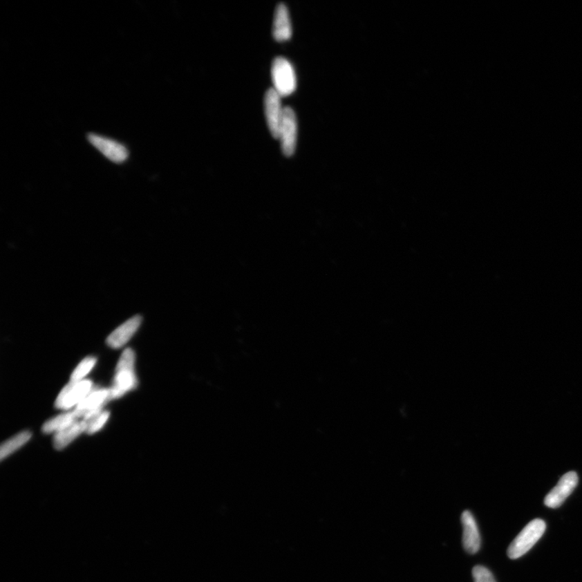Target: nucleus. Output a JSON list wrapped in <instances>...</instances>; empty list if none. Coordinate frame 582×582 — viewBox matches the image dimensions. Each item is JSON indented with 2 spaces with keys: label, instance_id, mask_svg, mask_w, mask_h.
I'll use <instances>...</instances> for the list:
<instances>
[{
  "label": "nucleus",
  "instance_id": "1",
  "mask_svg": "<svg viewBox=\"0 0 582 582\" xmlns=\"http://www.w3.org/2000/svg\"><path fill=\"white\" fill-rule=\"evenodd\" d=\"M135 362V355L131 349H127L123 352L117 366L114 384L112 388L109 389V399L121 397L129 391L136 388Z\"/></svg>",
  "mask_w": 582,
  "mask_h": 582
},
{
  "label": "nucleus",
  "instance_id": "2",
  "mask_svg": "<svg viewBox=\"0 0 582 582\" xmlns=\"http://www.w3.org/2000/svg\"><path fill=\"white\" fill-rule=\"evenodd\" d=\"M545 529L546 524L541 519H535L529 523L510 543L507 551L510 559H518L526 554L540 540Z\"/></svg>",
  "mask_w": 582,
  "mask_h": 582
},
{
  "label": "nucleus",
  "instance_id": "3",
  "mask_svg": "<svg viewBox=\"0 0 582 582\" xmlns=\"http://www.w3.org/2000/svg\"><path fill=\"white\" fill-rule=\"evenodd\" d=\"M271 75L274 89L281 97H288L297 89V79L295 71L292 64L283 57H278L274 60Z\"/></svg>",
  "mask_w": 582,
  "mask_h": 582
},
{
  "label": "nucleus",
  "instance_id": "4",
  "mask_svg": "<svg viewBox=\"0 0 582 582\" xmlns=\"http://www.w3.org/2000/svg\"><path fill=\"white\" fill-rule=\"evenodd\" d=\"M298 123L297 115L292 109L284 108L283 121H281L279 138L281 151L286 157L292 156L297 149Z\"/></svg>",
  "mask_w": 582,
  "mask_h": 582
},
{
  "label": "nucleus",
  "instance_id": "5",
  "mask_svg": "<svg viewBox=\"0 0 582 582\" xmlns=\"http://www.w3.org/2000/svg\"><path fill=\"white\" fill-rule=\"evenodd\" d=\"M93 383L90 380L70 382L62 390L55 402L57 409H68L77 405L92 392Z\"/></svg>",
  "mask_w": 582,
  "mask_h": 582
},
{
  "label": "nucleus",
  "instance_id": "6",
  "mask_svg": "<svg viewBox=\"0 0 582 582\" xmlns=\"http://www.w3.org/2000/svg\"><path fill=\"white\" fill-rule=\"evenodd\" d=\"M265 113L267 125L272 136L278 138L284 108L281 106V97L274 88L267 91L265 95Z\"/></svg>",
  "mask_w": 582,
  "mask_h": 582
},
{
  "label": "nucleus",
  "instance_id": "7",
  "mask_svg": "<svg viewBox=\"0 0 582 582\" xmlns=\"http://www.w3.org/2000/svg\"><path fill=\"white\" fill-rule=\"evenodd\" d=\"M88 138L91 144L114 163L121 164L128 159L129 151L122 143L95 133H89Z\"/></svg>",
  "mask_w": 582,
  "mask_h": 582
},
{
  "label": "nucleus",
  "instance_id": "8",
  "mask_svg": "<svg viewBox=\"0 0 582 582\" xmlns=\"http://www.w3.org/2000/svg\"><path fill=\"white\" fill-rule=\"evenodd\" d=\"M577 484H579V476L576 472H567L561 477L556 487L547 495L545 500L546 507L552 509L560 507L575 489Z\"/></svg>",
  "mask_w": 582,
  "mask_h": 582
},
{
  "label": "nucleus",
  "instance_id": "9",
  "mask_svg": "<svg viewBox=\"0 0 582 582\" xmlns=\"http://www.w3.org/2000/svg\"><path fill=\"white\" fill-rule=\"evenodd\" d=\"M109 400H111L109 390L93 388L92 392L76 406L74 411L78 418H85L91 414L101 411L104 404Z\"/></svg>",
  "mask_w": 582,
  "mask_h": 582
},
{
  "label": "nucleus",
  "instance_id": "10",
  "mask_svg": "<svg viewBox=\"0 0 582 582\" xmlns=\"http://www.w3.org/2000/svg\"><path fill=\"white\" fill-rule=\"evenodd\" d=\"M142 323V317L140 316H135L131 319L122 324L114 330L111 335L107 338V344L109 346L113 348V349H118L131 340L138 328H140Z\"/></svg>",
  "mask_w": 582,
  "mask_h": 582
},
{
  "label": "nucleus",
  "instance_id": "11",
  "mask_svg": "<svg viewBox=\"0 0 582 582\" xmlns=\"http://www.w3.org/2000/svg\"><path fill=\"white\" fill-rule=\"evenodd\" d=\"M464 534H462V545L464 550L475 554L480 550V537L478 528L473 516L469 511H464L461 517Z\"/></svg>",
  "mask_w": 582,
  "mask_h": 582
},
{
  "label": "nucleus",
  "instance_id": "12",
  "mask_svg": "<svg viewBox=\"0 0 582 582\" xmlns=\"http://www.w3.org/2000/svg\"><path fill=\"white\" fill-rule=\"evenodd\" d=\"M273 35L276 41L283 42L290 39L292 36V26L288 7L280 3L276 7L273 24Z\"/></svg>",
  "mask_w": 582,
  "mask_h": 582
},
{
  "label": "nucleus",
  "instance_id": "13",
  "mask_svg": "<svg viewBox=\"0 0 582 582\" xmlns=\"http://www.w3.org/2000/svg\"><path fill=\"white\" fill-rule=\"evenodd\" d=\"M88 424L84 421L75 422L71 426L57 432L54 438V446L56 450L60 451L68 447L75 440L79 434L87 431Z\"/></svg>",
  "mask_w": 582,
  "mask_h": 582
},
{
  "label": "nucleus",
  "instance_id": "14",
  "mask_svg": "<svg viewBox=\"0 0 582 582\" xmlns=\"http://www.w3.org/2000/svg\"><path fill=\"white\" fill-rule=\"evenodd\" d=\"M77 416L75 411L59 415L53 419L50 420L42 426V431L46 433L59 432L76 422Z\"/></svg>",
  "mask_w": 582,
  "mask_h": 582
},
{
  "label": "nucleus",
  "instance_id": "15",
  "mask_svg": "<svg viewBox=\"0 0 582 582\" xmlns=\"http://www.w3.org/2000/svg\"><path fill=\"white\" fill-rule=\"evenodd\" d=\"M31 437V432L23 431L11 438V440L4 442L1 446V449H0V460H4V458L10 456L14 451H16L19 448L25 445L30 440Z\"/></svg>",
  "mask_w": 582,
  "mask_h": 582
},
{
  "label": "nucleus",
  "instance_id": "16",
  "mask_svg": "<svg viewBox=\"0 0 582 582\" xmlns=\"http://www.w3.org/2000/svg\"><path fill=\"white\" fill-rule=\"evenodd\" d=\"M109 417V413L108 411L95 412L89 415L87 417L84 418L86 423L88 424L87 432L88 434H93L101 429L104 424H106Z\"/></svg>",
  "mask_w": 582,
  "mask_h": 582
},
{
  "label": "nucleus",
  "instance_id": "17",
  "mask_svg": "<svg viewBox=\"0 0 582 582\" xmlns=\"http://www.w3.org/2000/svg\"><path fill=\"white\" fill-rule=\"evenodd\" d=\"M95 362H97V359H95V357H86V359L81 362L79 365L76 367V369L74 370L73 375H71V382L82 381L84 377L89 373L91 370L93 368Z\"/></svg>",
  "mask_w": 582,
  "mask_h": 582
},
{
  "label": "nucleus",
  "instance_id": "18",
  "mask_svg": "<svg viewBox=\"0 0 582 582\" xmlns=\"http://www.w3.org/2000/svg\"><path fill=\"white\" fill-rule=\"evenodd\" d=\"M475 582H496L491 572L483 566H476L472 571Z\"/></svg>",
  "mask_w": 582,
  "mask_h": 582
}]
</instances>
